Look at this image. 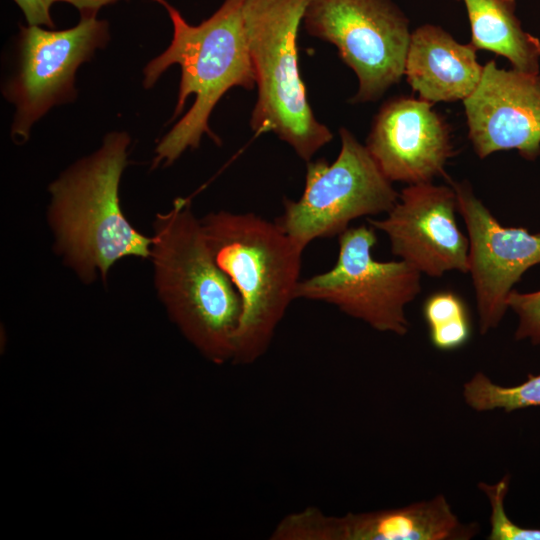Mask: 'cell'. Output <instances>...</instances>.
Here are the masks:
<instances>
[{
    "label": "cell",
    "mask_w": 540,
    "mask_h": 540,
    "mask_svg": "<svg viewBox=\"0 0 540 540\" xmlns=\"http://www.w3.org/2000/svg\"><path fill=\"white\" fill-rule=\"evenodd\" d=\"M155 1L166 8L173 36L167 49L144 68L143 84L152 87L165 70L178 64L181 79L172 119L182 112L187 97L193 94L195 98L186 114L158 142L153 168L168 166L187 149L198 148L204 134L220 144L208 125L214 107L232 87L252 89L256 85L244 30L245 0H224L196 26L166 0Z\"/></svg>",
    "instance_id": "obj_1"
},
{
    "label": "cell",
    "mask_w": 540,
    "mask_h": 540,
    "mask_svg": "<svg viewBox=\"0 0 540 540\" xmlns=\"http://www.w3.org/2000/svg\"><path fill=\"white\" fill-rule=\"evenodd\" d=\"M129 144L126 132L108 133L99 149L49 186L48 221L55 249L86 283L97 277L105 280L122 258L150 259L152 237L135 229L120 206L119 184Z\"/></svg>",
    "instance_id": "obj_2"
},
{
    "label": "cell",
    "mask_w": 540,
    "mask_h": 540,
    "mask_svg": "<svg viewBox=\"0 0 540 540\" xmlns=\"http://www.w3.org/2000/svg\"><path fill=\"white\" fill-rule=\"evenodd\" d=\"M153 227L155 288L171 320L206 359L232 361L241 299L215 262L201 220L178 198Z\"/></svg>",
    "instance_id": "obj_3"
},
{
    "label": "cell",
    "mask_w": 540,
    "mask_h": 540,
    "mask_svg": "<svg viewBox=\"0 0 540 540\" xmlns=\"http://www.w3.org/2000/svg\"><path fill=\"white\" fill-rule=\"evenodd\" d=\"M201 222L215 262L241 299L232 362L252 364L296 299L303 249L276 222L254 213L213 212Z\"/></svg>",
    "instance_id": "obj_4"
},
{
    "label": "cell",
    "mask_w": 540,
    "mask_h": 540,
    "mask_svg": "<svg viewBox=\"0 0 540 540\" xmlns=\"http://www.w3.org/2000/svg\"><path fill=\"white\" fill-rule=\"evenodd\" d=\"M309 0H245L244 30L258 90L250 125L274 133L309 162L333 137L314 116L298 65L297 35Z\"/></svg>",
    "instance_id": "obj_5"
},
{
    "label": "cell",
    "mask_w": 540,
    "mask_h": 540,
    "mask_svg": "<svg viewBox=\"0 0 540 540\" xmlns=\"http://www.w3.org/2000/svg\"><path fill=\"white\" fill-rule=\"evenodd\" d=\"M333 163L309 161L298 200L284 199L280 228L303 250L312 241L340 235L351 221L388 213L399 194L366 146L345 128Z\"/></svg>",
    "instance_id": "obj_6"
},
{
    "label": "cell",
    "mask_w": 540,
    "mask_h": 540,
    "mask_svg": "<svg viewBox=\"0 0 540 540\" xmlns=\"http://www.w3.org/2000/svg\"><path fill=\"white\" fill-rule=\"evenodd\" d=\"M375 231L361 225L342 232L335 265L300 280L296 299L332 304L379 332L404 336L410 327L405 308L421 291V273L401 259L375 260Z\"/></svg>",
    "instance_id": "obj_7"
},
{
    "label": "cell",
    "mask_w": 540,
    "mask_h": 540,
    "mask_svg": "<svg viewBox=\"0 0 540 540\" xmlns=\"http://www.w3.org/2000/svg\"><path fill=\"white\" fill-rule=\"evenodd\" d=\"M303 21L355 72L352 102L376 101L404 76L409 20L392 0H309Z\"/></svg>",
    "instance_id": "obj_8"
},
{
    "label": "cell",
    "mask_w": 540,
    "mask_h": 540,
    "mask_svg": "<svg viewBox=\"0 0 540 540\" xmlns=\"http://www.w3.org/2000/svg\"><path fill=\"white\" fill-rule=\"evenodd\" d=\"M108 40V23L96 14H83L76 26L60 31L21 26L17 72L3 92L16 107L11 127L16 142L27 141L32 125L50 108L76 97L78 67Z\"/></svg>",
    "instance_id": "obj_9"
},
{
    "label": "cell",
    "mask_w": 540,
    "mask_h": 540,
    "mask_svg": "<svg viewBox=\"0 0 540 540\" xmlns=\"http://www.w3.org/2000/svg\"><path fill=\"white\" fill-rule=\"evenodd\" d=\"M450 185L467 229L468 273L475 290L480 333L485 335L503 319L513 286L525 271L540 263V232L502 226L469 183L450 181Z\"/></svg>",
    "instance_id": "obj_10"
},
{
    "label": "cell",
    "mask_w": 540,
    "mask_h": 540,
    "mask_svg": "<svg viewBox=\"0 0 540 540\" xmlns=\"http://www.w3.org/2000/svg\"><path fill=\"white\" fill-rule=\"evenodd\" d=\"M452 186L410 184L383 219H368L386 234L392 253L430 277L468 273L469 241L459 229Z\"/></svg>",
    "instance_id": "obj_11"
},
{
    "label": "cell",
    "mask_w": 540,
    "mask_h": 540,
    "mask_svg": "<svg viewBox=\"0 0 540 540\" xmlns=\"http://www.w3.org/2000/svg\"><path fill=\"white\" fill-rule=\"evenodd\" d=\"M480 531L463 523L444 495L403 507L343 516L307 507L282 518L271 540H470Z\"/></svg>",
    "instance_id": "obj_12"
},
{
    "label": "cell",
    "mask_w": 540,
    "mask_h": 540,
    "mask_svg": "<svg viewBox=\"0 0 540 540\" xmlns=\"http://www.w3.org/2000/svg\"><path fill=\"white\" fill-rule=\"evenodd\" d=\"M468 137L481 159L517 150L528 160L540 155V75L483 66L475 91L463 101Z\"/></svg>",
    "instance_id": "obj_13"
},
{
    "label": "cell",
    "mask_w": 540,
    "mask_h": 540,
    "mask_svg": "<svg viewBox=\"0 0 540 540\" xmlns=\"http://www.w3.org/2000/svg\"><path fill=\"white\" fill-rule=\"evenodd\" d=\"M433 103L412 97L387 101L374 118L366 148L391 181L432 182L454 155L450 131Z\"/></svg>",
    "instance_id": "obj_14"
},
{
    "label": "cell",
    "mask_w": 540,
    "mask_h": 540,
    "mask_svg": "<svg viewBox=\"0 0 540 540\" xmlns=\"http://www.w3.org/2000/svg\"><path fill=\"white\" fill-rule=\"evenodd\" d=\"M476 50L439 26H420L411 33L404 76L420 99L464 101L477 88L483 72Z\"/></svg>",
    "instance_id": "obj_15"
},
{
    "label": "cell",
    "mask_w": 540,
    "mask_h": 540,
    "mask_svg": "<svg viewBox=\"0 0 540 540\" xmlns=\"http://www.w3.org/2000/svg\"><path fill=\"white\" fill-rule=\"evenodd\" d=\"M470 28L471 44L504 56L513 68L538 74L540 40L523 30L515 14L516 0H462Z\"/></svg>",
    "instance_id": "obj_16"
},
{
    "label": "cell",
    "mask_w": 540,
    "mask_h": 540,
    "mask_svg": "<svg viewBox=\"0 0 540 540\" xmlns=\"http://www.w3.org/2000/svg\"><path fill=\"white\" fill-rule=\"evenodd\" d=\"M431 344L441 351L464 346L472 334L470 314L462 298L451 291L427 297L422 308Z\"/></svg>",
    "instance_id": "obj_17"
},
{
    "label": "cell",
    "mask_w": 540,
    "mask_h": 540,
    "mask_svg": "<svg viewBox=\"0 0 540 540\" xmlns=\"http://www.w3.org/2000/svg\"><path fill=\"white\" fill-rule=\"evenodd\" d=\"M465 403L478 412L502 409L505 412L540 406V374L528 375L526 381L515 386H501L488 376L477 372L463 385Z\"/></svg>",
    "instance_id": "obj_18"
},
{
    "label": "cell",
    "mask_w": 540,
    "mask_h": 540,
    "mask_svg": "<svg viewBox=\"0 0 540 540\" xmlns=\"http://www.w3.org/2000/svg\"><path fill=\"white\" fill-rule=\"evenodd\" d=\"M509 475L495 484L480 482L479 489L486 495L491 506L490 533L488 540H540L539 528H525L514 523L505 511V497L509 489Z\"/></svg>",
    "instance_id": "obj_19"
},
{
    "label": "cell",
    "mask_w": 540,
    "mask_h": 540,
    "mask_svg": "<svg viewBox=\"0 0 540 540\" xmlns=\"http://www.w3.org/2000/svg\"><path fill=\"white\" fill-rule=\"evenodd\" d=\"M507 305L518 316L515 339H530L533 345H540V290L531 293L512 290Z\"/></svg>",
    "instance_id": "obj_20"
},
{
    "label": "cell",
    "mask_w": 540,
    "mask_h": 540,
    "mask_svg": "<svg viewBox=\"0 0 540 540\" xmlns=\"http://www.w3.org/2000/svg\"><path fill=\"white\" fill-rule=\"evenodd\" d=\"M22 10L28 25H44L49 28L54 27V22L50 15L51 6L57 0H14Z\"/></svg>",
    "instance_id": "obj_21"
},
{
    "label": "cell",
    "mask_w": 540,
    "mask_h": 540,
    "mask_svg": "<svg viewBox=\"0 0 540 540\" xmlns=\"http://www.w3.org/2000/svg\"><path fill=\"white\" fill-rule=\"evenodd\" d=\"M67 2L77 8L81 15L97 14V11L103 6L115 3L119 0H57Z\"/></svg>",
    "instance_id": "obj_22"
}]
</instances>
